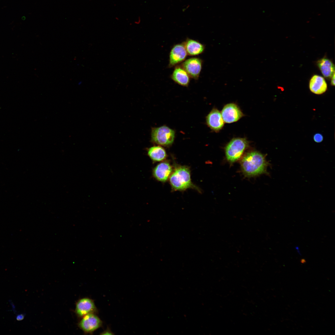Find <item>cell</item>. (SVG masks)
I'll list each match as a JSON object with an SVG mask.
<instances>
[{"instance_id": "obj_10", "label": "cell", "mask_w": 335, "mask_h": 335, "mask_svg": "<svg viewBox=\"0 0 335 335\" xmlns=\"http://www.w3.org/2000/svg\"><path fill=\"white\" fill-rule=\"evenodd\" d=\"M96 307L92 300L88 298H83L79 300L76 304L75 312L79 317L93 313Z\"/></svg>"}, {"instance_id": "obj_16", "label": "cell", "mask_w": 335, "mask_h": 335, "mask_svg": "<svg viewBox=\"0 0 335 335\" xmlns=\"http://www.w3.org/2000/svg\"><path fill=\"white\" fill-rule=\"evenodd\" d=\"M147 154L150 158L154 162L162 161L167 157L165 149L159 145L154 146L149 148Z\"/></svg>"}, {"instance_id": "obj_8", "label": "cell", "mask_w": 335, "mask_h": 335, "mask_svg": "<svg viewBox=\"0 0 335 335\" xmlns=\"http://www.w3.org/2000/svg\"><path fill=\"white\" fill-rule=\"evenodd\" d=\"M187 55L183 42L174 45L169 54V67H172L183 62Z\"/></svg>"}, {"instance_id": "obj_11", "label": "cell", "mask_w": 335, "mask_h": 335, "mask_svg": "<svg viewBox=\"0 0 335 335\" xmlns=\"http://www.w3.org/2000/svg\"><path fill=\"white\" fill-rule=\"evenodd\" d=\"M172 171V167L170 163L165 161L159 163L154 168L153 174L157 180L164 182L168 180Z\"/></svg>"}, {"instance_id": "obj_6", "label": "cell", "mask_w": 335, "mask_h": 335, "mask_svg": "<svg viewBox=\"0 0 335 335\" xmlns=\"http://www.w3.org/2000/svg\"><path fill=\"white\" fill-rule=\"evenodd\" d=\"M102 322L99 318L93 313L82 317L78 324L79 327L85 333H92L99 328Z\"/></svg>"}, {"instance_id": "obj_4", "label": "cell", "mask_w": 335, "mask_h": 335, "mask_svg": "<svg viewBox=\"0 0 335 335\" xmlns=\"http://www.w3.org/2000/svg\"><path fill=\"white\" fill-rule=\"evenodd\" d=\"M175 135V131L166 125L152 127L151 131V141L155 144L169 147L173 143Z\"/></svg>"}, {"instance_id": "obj_18", "label": "cell", "mask_w": 335, "mask_h": 335, "mask_svg": "<svg viewBox=\"0 0 335 335\" xmlns=\"http://www.w3.org/2000/svg\"><path fill=\"white\" fill-rule=\"evenodd\" d=\"M331 84L333 86L335 85V73L331 77Z\"/></svg>"}, {"instance_id": "obj_9", "label": "cell", "mask_w": 335, "mask_h": 335, "mask_svg": "<svg viewBox=\"0 0 335 335\" xmlns=\"http://www.w3.org/2000/svg\"><path fill=\"white\" fill-rule=\"evenodd\" d=\"M206 122L211 129L216 132L221 130L224 125L221 113L215 108L212 109L207 116Z\"/></svg>"}, {"instance_id": "obj_5", "label": "cell", "mask_w": 335, "mask_h": 335, "mask_svg": "<svg viewBox=\"0 0 335 335\" xmlns=\"http://www.w3.org/2000/svg\"><path fill=\"white\" fill-rule=\"evenodd\" d=\"M202 60L199 58L192 57L185 60L181 66L187 72L190 77L197 80L201 72Z\"/></svg>"}, {"instance_id": "obj_12", "label": "cell", "mask_w": 335, "mask_h": 335, "mask_svg": "<svg viewBox=\"0 0 335 335\" xmlns=\"http://www.w3.org/2000/svg\"><path fill=\"white\" fill-rule=\"evenodd\" d=\"M309 87L311 92L317 95L323 94L327 89V84L324 78L317 75H314L311 77Z\"/></svg>"}, {"instance_id": "obj_19", "label": "cell", "mask_w": 335, "mask_h": 335, "mask_svg": "<svg viewBox=\"0 0 335 335\" xmlns=\"http://www.w3.org/2000/svg\"><path fill=\"white\" fill-rule=\"evenodd\" d=\"M23 318H24V317H23V315H19L18 316V317H17V319L18 320H21V319H23Z\"/></svg>"}, {"instance_id": "obj_14", "label": "cell", "mask_w": 335, "mask_h": 335, "mask_svg": "<svg viewBox=\"0 0 335 335\" xmlns=\"http://www.w3.org/2000/svg\"><path fill=\"white\" fill-rule=\"evenodd\" d=\"M188 55L194 56L202 53L204 51V45L199 41L187 38L183 42Z\"/></svg>"}, {"instance_id": "obj_7", "label": "cell", "mask_w": 335, "mask_h": 335, "mask_svg": "<svg viewBox=\"0 0 335 335\" xmlns=\"http://www.w3.org/2000/svg\"><path fill=\"white\" fill-rule=\"evenodd\" d=\"M221 115L224 122L230 123L238 121L243 114L238 106L234 103H229L223 108Z\"/></svg>"}, {"instance_id": "obj_15", "label": "cell", "mask_w": 335, "mask_h": 335, "mask_svg": "<svg viewBox=\"0 0 335 335\" xmlns=\"http://www.w3.org/2000/svg\"><path fill=\"white\" fill-rule=\"evenodd\" d=\"M317 65L322 74L327 78H331L335 73V67L332 62L326 58H322L317 62Z\"/></svg>"}, {"instance_id": "obj_2", "label": "cell", "mask_w": 335, "mask_h": 335, "mask_svg": "<svg viewBox=\"0 0 335 335\" xmlns=\"http://www.w3.org/2000/svg\"><path fill=\"white\" fill-rule=\"evenodd\" d=\"M169 181L174 190L182 191L190 188L198 189L192 183L190 169L186 166H176L170 176Z\"/></svg>"}, {"instance_id": "obj_13", "label": "cell", "mask_w": 335, "mask_h": 335, "mask_svg": "<svg viewBox=\"0 0 335 335\" xmlns=\"http://www.w3.org/2000/svg\"><path fill=\"white\" fill-rule=\"evenodd\" d=\"M190 76L181 66H177L174 69L171 78L177 84L184 87H188L190 82Z\"/></svg>"}, {"instance_id": "obj_3", "label": "cell", "mask_w": 335, "mask_h": 335, "mask_svg": "<svg viewBox=\"0 0 335 335\" xmlns=\"http://www.w3.org/2000/svg\"><path fill=\"white\" fill-rule=\"evenodd\" d=\"M248 146V142L245 138H235L232 139L225 148L226 159L231 163L237 161Z\"/></svg>"}, {"instance_id": "obj_17", "label": "cell", "mask_w": 335, "mask_h": 335, "mask_svg": "<svg viewBox=\"0 0 335 335\" xmlns=\"http://www.w3.org/2000/svg\"><path fill=\"white\" fill-rule=\"evenodd\" d=\"M314 141L316 142L319 143L322 142L323 139V136L320 133L315 134L314 136Z\"/></svg>"}, {"instance_id": "obj_1", "label": "cell", "mask_w": 335, "mask_h": 335, "mask_svg": "<svg viewBox=\"0 0 335 335\" xmlns=\"http://www.w3.org/2000/svg\"><path fill=\"white\" fill-rule=\"evenodd\" d=\"M240 164L243 174L248 177L266 173L269 164L265 156L257 151L246 154L241 159Z\"/></svg>"}]
</instances>
